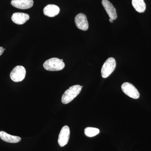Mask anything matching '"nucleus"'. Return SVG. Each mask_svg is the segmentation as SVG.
I'll use <instances>...</instances> for the list:
<instances>
[{
    "label": "nucleus",
    "mask_w": 151,
    "mask_h": 151,
    "mask_svg": "<svg viewBox=\"0 0 151 151\" xmlns=\"http://www.w3.org/2000/svg\"><path fill=\"white\" fill-rule=\"evenodd\" d=\"M100 130L93 127H86L84 129V134L89 137H92L96 136L100 133Z\"/></svg>",
    "instance_id": "4468645a"
},
{
    "label": "nucleus",
    "mask_w": 151,
    "mask_h": 151,
    "mask_svg": "<svg viewBox=\"0 0 151 151\" xmlns=\"http://www.w3.org/2000/svg\"><path fill=\"white\" fill-rule=\"evenodd\" d=\"M26 74V70L24 67L17 65L12 70L10 73V78L14 82H20L24 79Z\"/></svg>",
    "instance_id": "20e7f679"
},
{
    "label": "nucleus",
    "mask_w": 151,
    "mask_h": 151,
    "mask_svg": "<svg viewBox=\"0 0 151 151\" xmlns=\"http://www.w3.org/2000/svg\"><path fill=\"white\" fill-rule=\"evenodd\" d=\"M116 60L113 58H108L104 63L101 69V75L103 78L108 77L113 73L116 67Z\"/></svg>",
    "instance_id": "7ed1b4c3"
},
{
    "label": "nucleus",
    "mask_w": 151,
    "mask_h": 151,
    "mask_svg": "<svg viewBox=\"0 0 151 151\" xmlns=\"http://www.w3.org/2000/svg\"><path fill=\"white\" fill-rule=\"evenodd\" d=\"M102 4L110 18L113 20H116L117 18V12L113 5L108 0H103Z\"/></svg>",
    "instance_id": "1a4fd4ad"
},
{
    "label": "nucleus",
    "mask_w": 151,
    "mask_h": 151,
    "mask_svg": "<svg viewBox=\"0 0 151 151\" xmlns=\"http://www.w3.org/2000/svg\"><path fill=\"white\" fill-rule=\"evenodd\" d=\"M134 8L139 13H143L146 10V4L144 0H132Z\"/></svg>",
    "instance_id": "ddd939ff"
},
{
    "label": "nucleus",
    "mask_w": 151,
    "mask_h": 151,
    "mask_svg": "<svg viewBox=\"0 0 151 151\" xmlns=\"http://www.w3.org/2000/svg\"><path fill=\"white\" fill-rule=\"evenodd\" d=\"M33 0H12L11 4L14 7L21 9H27L33 5Z\"/></svg>",
    "instance_id": "6e6552de"
},
{
    "label": "nucleus",
    "mask_w": 151,
    "mask_h": 151,
    "mask_svg": "<svg viewBox=\"0 0 151 151\" xmlns=\"http://www.w3.org/2000/svg\"><path fill=\"white\" fill-rule=\"evenodd\" d=\"M4 48H3L2 47H0V56L3 54V52H4Z\"/></svg>",
    "instance_id": "2eb2a0df"
},
{
    "label": "nucleus",
    "mask_w": 151,
    "mask_h": 151,
    "mask_svg": "<svg viewBox=\"0 0 151 151\" xmlns=\"http://www.w3.org/2000/svg\"><path fill=\"white\" fill-rule=\"evenodd\" d=\"M0 138L2 140L8 143H18L21 140L20 137L11 135L4 131L0 132Z\"/></svg>",
    "instance_id": "f8f14e48"
},
{
    "label": "nucleus",
    "mask_w": 151,
    "mask_h": 151,
    "mask_svg": "<svg viewBox=\"0 0 151 151\" xmlns=\"http://www.w3.org/2000/svg\"><path fill=\"white\" fill-rule=\"evenodd\" d=\"M109 21H110V22L113 23L114 20H113V19L110 18L109 19Z\"/></svg>",
    "instance_id": "dca6fc26"
},
{
    "label": "nucleus",
    "mask_w": 151,
    "mask_h": 151,
    "mask_svg": "<svg viewBox=\"0 0 151 151\" xmlns=\"http://www.w3.org/2000/svg\"><path fill=\"white\" fill-rule=\"evenodd\" d=\"M59 8L55 5H48L43 9V13L44 15L50 17L56 16L59 14Z\"/></svg>",
    "instance_id": "9b49d317"
},
{
    "label": "nucleus",
    "mask_w": 151,
    "mask_h": 151,
    "mask_svg": "<svg viewBox=\"0 0 151 151\" xmlns=\"http://www.w3.org/2000/svg\"><path fill=\"white\" fill-rule=\"evenodd\" d=\"M70 134L69 127L67 126L63 127L60 132L58 138V143L60 147H63L67 145L69 141Z\"/></svg>",
    "instance_id": "423d86ee"
},
{
    "label": "nucleus",
    "mask_w": 151,
    "mask_h": 151,
    "mask_svg": "<svg viewBox=\"0 0 151 151\" xmlns=\"http://www.w3.org/2000/svg\"><path fill=\"white\" fill-rule=\"evenodd\" d=\"M82 87L79 85L70 86L63 93L61 102L64 104H68L72 101L81 92Z\"/></svg>",
    "instance_id": "f257e3e1"
},
{
    "label": "nucleus",
    "mask_w": 151,
    "mask_h": 151,
    "mask_svg": "<svg viewBox=\"0 0 151 151\" xmlns=\"http://www.w3.org/2000/svg\"><path fill=\"white\" fill-rule=\"evenodd\" d=\"M122 89L125 94L133 99H137L140 97L139 93L137 88L129 82L123 83L122 86Z\"/></svg>",
    "instance_id": "39448f33"
},
{
    "label": "nucleus",
    "mask_w": 151,
    "mask_h": 151,
    "mask_svg": "<svg viewBox=\"0 0 151 151\" xmlns=\"http://www.w3.org/2000/svg\"><path fill=\"white\" fill-rule=\"evenodd\" d=\"M61 61H63V60L61 59Z\"/></svg>",
    "instance_id": "f3484780"
},
{
    "label": "nucleus",
    "mask_w": 151,
    "mask_h": 151,
    "mask_svg": "<svg viewBox=\"0 0 151 151\" xmlns=\"http://www.w3.org/2000/svg\"><path fill=\"white\" fill-rule=\"evenodd\" d=\"M29 19V15L27 14L23 13H15L12 17V21L17 24H24Z\"/></svg>",
    "instance_id": "9d476101"
},
{
    "label": "nucleus",
    "mask_w": 151,
    "mask_h": 151,
    "mask_svg": "<svg viewBox=\"0 0 151 151\" xmlns=\"http://www.w3.org/2000/svg\"><path fill=\"white\" fill-rule=\"evenodd\" d=\"M76 27L81 30L86 31L89 28V24L86 16L84 14L79 13L75 18Z\"/></svg>",
    "instance_id": "0eeeda50"
},
{
    "label": "nucleus",
    "mask_w": 151,
    "mask_h": 151,
    "mask_svg": "<svg viewBox=\"0 0 151 151\" xmlns=\"http://www.w3.org/2000/svg\"><path fill=\"white\" fill-rule=\"evenodd\" d=\"M43 67L49 71H58L64 68L65 63L61 59L53 58L46 60L44 63Z\"/></svg>",
    "instance_id": "f03ea898"
}]
</instances>
